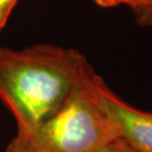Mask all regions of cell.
I'll use <instances>...</instances> for the list:
<instances>
[{
  "label": "cell",
  "instance_id": "1",
  "mask_svg": "<svg viewBox=\"0 0 152 152\" xmlns=\"http://www.w3.org/2000/svg\"><path fill=\"white\" fill-rule=\"evenodd\" d=\"M94 71L73 49L38 44L0 49V100L17 122V134L29 136L65 103Z\"/></svg>",
  "mask_w": 152,
  "mask_h": 152
},
{
  "label": "cell",
  "instance_id": "2",
  "mask_svg": "<svg viewBox=\"0 0 152 152\" xmlns=\"http://www.w3.org/2000/svg\"><path fill=\"white\" fill-rule=\"evenodd\" d=\"M100 79L91 71L60 108L27 136L31 152H98L118 137L100 103Z\"/></svg>",
  "mask_w": 152,
  "mask_h": 152
},
{
  "label": "cell",
  "instance_id": "3",
  "mask_svg": "<svg viewBox=\"0 0 152 152\" xmlns=\"http://www.w3.org/2000/svg\"><path fill=\"white\" fill-rule=\"evenodd\" d=\"M100 103L120 139L136 152H152V114L136 109L112 91L103 79L98 83Z\"/></svg>",
  "mask_w": 152,
  "mask_h": 152
},
{
  "label": "cell",
  "instance_id": "4",
  "mask_svg": "<svg viewBox=\"0 0 152 152\" xmlns=\"http://www.w3.org/2000/svg\"><path fill=\"white\" fill-rule=\"evenodd\" d=\"M98 6L104 8H110L118 5H127L132 9H135L139 7L152 5V0H94Z\"/></svg>",
  "mask_w": 152,
  "mask_h": 152
},
{
  "label": "cell",
  "instance_id": "5",
  "mask_svg": "<svg viewBox=\"0 0 152 152\" xmlns=\"http://www.w3.org/2000/svg\"><path fill=\"white\" fill-rule=\"evenodd\" d=\"M5 152H31L27 136L17 134L8 144Z\"/></svg>",
  "mask_w": 152,
  "mask_h": 152
},
{
  "label": "cell",
  "instance_id": "6",
  "mask_svg": "<svg viewBox=\"0 0 152 152\" xmlns=\"http://www.w3.org/2000/svg\"><path fill=\"white\" fill-rule=\"evenodd\" d=\"M135 15L136 22L139 25L143 26H152V5L139 7L132 9Z\"/></svg>",
  "mask_w": 152,
  "mask_h": 152
},
{
  "label": "cell",
  "instance_id": "7",
  "mask_svg": "<svg viewBox=\"0 0 152 152\" xmlns=\"http://www.w3.org/2000/svg\"><path fill=\"white\" fill-rule=\"evenodd\" d=\"M98 152H136L133 148H131L124 140L120 137L115 139L108 144H106L104 148H102Z\"/></svg>",
  "mask_w": 152,
  "mask_h": 152
},
{
  "label": "cell",
  "instance_id": "8",
  "mask_svg": "<svg viewBox=\"0 0 152 152\" xmlns=\"http://www.w3.org/2000/svg\"><path fill=\"white\" fill-rule=\"evenodd\" d=\"M19 0H0V31L5 27L14 7Z\"/></svg>",
  "mask_w": 152,
  "mask_h": 152
}]
</instances>
